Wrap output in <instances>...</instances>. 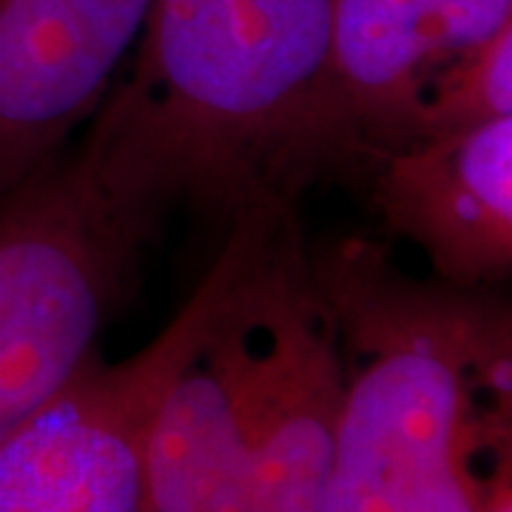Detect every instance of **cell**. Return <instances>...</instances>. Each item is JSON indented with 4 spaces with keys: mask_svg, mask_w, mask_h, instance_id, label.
<instances>
[{
    "mask_svg": "<svg viewBox=\"0 0 512 512\" xmlns=\"http://www.w3.org/2000/svg\"><path fill=\"white\" fill-rule=\"evenodd\" d=\"M333 0H154L83 154L157 220L191 202L228 220L328 174Z\"/></svg>",
    "mask_w": 512,
    "mask_h": 512,
    "instance_id": "cell-1",
    "label": "cell"
},
{
    "mask_svg": "<svg viewBox=\"0 0 512 512\" xmlns=\"http://www.w3.org/2000/svg\"><path fill=\"white\" fill-rule=\"evenodd\" d=\"M512 114V26L433 72L376 131L365 163L384 151Z\"/></svg>",
    "mask_w": 512,
    "mask_h": 512,
    "instance_id": "cell-10",
    "label": "cell"
},
{
    "mask_svg": "<svg viewBox=\"0 0 512 512\" xmlns=\"http://www.w3.org/2000/svg\"><path fill=\"white\" fill-rule=\"evenodd\" d=\"M512 26V0H333L328 174L362 171L376 131L441 66Z\"/></svg>",
    "mask_w": 512,
    "mask_h": 512,
    "instance_id": "cell-8",
    "label": "cell"
},
{
    "mask_svg": "<svg viewBox=\"0 0 512 512\" xmlns=\"http://www.w3.org/2000/svg\"><path fill=\"white\" fill-rule=\"evenodd\" d=\"M382 222L441 282L490 288L512 271V114L384 151L365 168Z\"/></svg>",
    "mask_w": 512,
    "mask_h": 512,
    "instance_id": "cell-7",
    "label": "cell"
},
{
    "mask_svg": "<svg viewBox=\"0 0 512 512\" xmlns=\"http://www.w3.org/2000/svg\"><path fill=\"white\" fill-rule=\"evenodd\" d=\"M228 222L208 339L248 453L251 510L319 512L345 404L336 319L296 202L265 197Z\"/></svg>",
    "mask_w": 512,
    "mask_h": 512,
    "instance_id": "cell-3",
    "label": "cell"
},
{
    "mask_svg": "<svg viewBox=\"0 0 512 512\" xmlns=\"http://www.w3.org/2000/svg\"><path fill=\"white\" fill-rule=\"evenodd\" d=\"M510 450H501L490 470V484H487V501L484 512H512V458Z\"/></svg>",
    "mask_w": 512,
    "mask_h": 512,
    "instance_id": "cell-11",
    "label": "cell"
},
{
    "mask_svg": "<svg viewBox=\"0 0 512 512\" xmlns=\"http://www.w3.org/2000/svg\"><path fill=\"white\" fill-rule=\"evenodd\" d=\"M157 231L80 146L0 194V441L97 353Z\"/></svg>",
    "mask_w": 512,
    "mask_h": 512,
    "instance_id": "cell-4",
    "label": "cell"
},
{
    "mask_svg": "<svg viewBox=\"0 0 512 512\" xmlns=\"http://www.w3.org/2000/svg\"><path fill=\"white\" fill-rule=\"evenodd\" d=\"M154 0H0V194L60 157L146 32Z\"/></svg>",
    "mask_w": 512,
    "mask_h": 512,
    "instance_id": "cell-6",
    "label": "cell"
},
{
    "mask_svg": "<svg viewBox=\"0 0 512 512\" xmlns=\"http://www.w3.org/2000/svg\"><path fill=\"white\" fill-rule=\"evenodd\" d=\"M211 299L191 345L177 362L146 436L148 512H254L251 473L231 390L208 339Z\"/></svg>",
    "mask_w": 512,
    "mask_h": 512,
    "instance_id": "cell-9",
    "label": "cell"
},
{
    "mask_svg": "<svg viewBox=\"0 0 512 512\" xmlns=\"http://www.w3.org/2000/svg\"><path fill=\"white\" fill-rule=\"evenodd\" d=\"M311 256L345 365L319 512H484L478 461L510 444L507 299L407 276L367 239Z\"/></svg>",
    "mask_w": 512,
    "mask_h": 512,
    "instance_id": "cell-2",
    "label": "cell"
},
{
    "mask_svg": "<svg viewBox=\"0 0 512 512\" xmlns=\"http://www.w3.org/2000/svg\"><path fill=\"white\" fill-rule=\"evenodd\" d=\"M211 299V276L160 336L120 362L100 350L0 441V512H148L146 436Z\"/></svg>",
    "mask_w": 512,
    "mask_h": 512,
    "instance_id": "cell-5",
    "label": "cell"
}]
</instances>
